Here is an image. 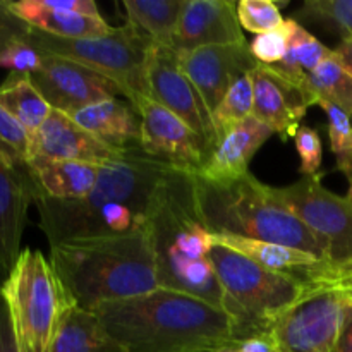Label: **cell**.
<instances>
[{"mask_svg":"<svg viewBox=\"0 0 352 352\" xmlns=\"http://www.w3.org/2000/svg\"><path fill=\"white\" fill-rule=\"evenodd\" d=\"M127 352H219L239 340V325L219 306L157 289L93 309Z\"/></svg>","mask_w":352,"mask_h":352,"instance_id":"obj_1","label":"cell"},{"mask_svg":"<svg viewBox=\"0 0 352 352\" xmlns=\"http://www.w3.org/2000/svg\"><path fill=\"white\" fill-rule=\"evenodd\" d=\"M50 263L72 306L86 311L160 289L150 222L126 234L52 246Z\"/></svg>","mask_w":352,"mask_h":352,"instance_id":"obj_2","label":"cell"},{"mask_svg":"<svg viewBox=\"0 0 352 352\" xmlns=\"http://www.w3.org/2000/svg\"><path fill=\"white\" fill-rule=\"evenodd\" d=\"M195 174L175 170L140 150L127 151L124 160L100 168L95 188L79 199L36 196L40 229L48 244L57 246L86 236L89 222L102 206L122 203L138 217L151 220L175 195L188 188Z\"/></svg>","mask_w":352,"mask_h":352,"instance_id":"obj_3","label":"cell"},{"mask_svg":"<svg viewBox=\"0 0 352 352\" xmlns=\"http://www.w3.org/2000/svg\"><path fill=\"white\" fill-rule=\"evenodd\" d=\"M195 203L199 222L212 234L284 244L325 261L315 234L285 206L275 188L250 172L222 182L195 174Z\"/></svg>","mask_w":352,"mask_h":352,"instance_id":"obj_4","label":"cell"},{"mask_svg":"<svg viewBox=\"0 0 352 352\" xmlns=\"http://www.w3.org/2000/svg\"><path fill=\"white\" fill-rule=\"evenodd\" d=\"M19 352H50L69 301L50 260L38 250H23L0 285Z\"/></svg>","mask_w":352,"mask_h":352,"instance_id":"obj_5","label":"cell"},{"mask_svg":"<svg viewBox=\"0 0 352 352\" xmlns=\"http://www.w3.org/2000/svg\"><path fill=\"white\" fill-rule=\"evenodd\" d=\"M208 258L229 299V315L239 325V340L267 333L306 291L299 275L268 270L223 246L215 244Z\"/></svg>","mask_w":352,"mask_h":352,"instance_id":"obj_6","label":"cell"},{"mask_svg":"<svg viewBox=\"0 0 352 352\" xmlns=\"http://www.w3.org/2000/svg\"><path fill=\"white\" fill-rule=\"evenodd\" d=\"M24 40L43 54L67 58L109 78L133 105L150 98L146 67L153 41L129 23L105 36L82 40L52 36L31 28Z\"/></svg>","mask_w":352,"mask_h":352,"instance_id":"obj_7","label":"cell"},{"mask_svg":"<svg viewBox=\"0 0 352 352\" xmlns=\"http://www.w3.org/2000/svg\"><path fill=\"white\" fill-rule=\"evenodd\" d=\"M346 305L340 289L306 282L301 299L268 327L275 352H333Z\"/></svg>","mask_w":352,"mask_h":352,"instance_id":"obj_8","label":"cell"},{"mask_svg":"<svg viewBox=\"0 0 352 352\" xmlns=\"http://www.w3.org/2000/svg\"><path fill=\"white\" fill-rule=\"evenodd\" d=\"M278 198L315 234L325 251V263L352 265V201L322 184V174L275 188Z\"/></svg>","mask_w":352,"mask_h":352,"instance_id":"obj_9","label":"cell"},{"mask_svg":"<svg viewBox=\"0 0 352 352\" xmlns=\"http://www.w3.org/2000/svg\"><path fill=\"white\" fill-rule=\"evenodd\" d=\"M146 76L150 98L170 110L186 126L191 127L201 138L210 157L219 140L213 126L212 112L196 86L182 72L177 52L157 43L151 45Z\"/></svg>","mask_w":352,"mask_h":352,"instance_id":"obj_10","label":"cell"},{"mask_svg":"<svg viewBox=\"0 0 352 352\" xmlns=\"http://www.w3.org/2000/svg\"><path fill=\"white\" fill-rule=\"evenodd\" d=\"M141 117V151L175 170L198 174L208 151L201 138L177 116L151 98L134 105Z\"/></svg>","mask_w":352,"mask_h":352,"instance_id":"obj_11","label":"cell"},{"mask_svg":"<svg viewBox=\"0 0 352 352\" xmlns=\"http://www.w3.org/2000/svg\"><path fill=\"white\" fill-rule=\"evenodd\" d=\"M30 79L52 109L67 116L93 103L122 95L119 86L105 76L67 58L48 54H43V64Z\"/></svg>","mask_w":352,"mask_h":352,"instance_id":"obj_12","label":"cell"},{"mask_svg":"<svg viewBox=\"0 0 352 352\" xmlns=\"http://www.w3.org/2000/svg\"><path fill=\"white\" fill-rule=\"evenodd\" d=\"M177 57L182 72L196 86L212 113L230 86L260 65L248 43L210 45L177 52Z\"/></svg>","mask_w":352,"mask_h":352,"instance_id":"obj_13","label":"cell"},{"mask_svg":"<svg viewBox=\"0 0 352 352\" xmlns=\"http://www.w3.org/2000/svg\"><path fill=\"white\" fill-rule=\"evenodd\" d=\"M126 153L127 151L116 150L100 141L95 134L76 124L67 113L54 109L40 131L31 138L30 144V158L43 157L50 160L82 162L96 167L124 160Z\"/></svg>","mask_w":352,"mask_h":352,"instance_id":"obj_14","label":"cell"},{"mask_svg":"<svg viewBox=\"0 0 352 352\" xmlns=\"http://www.w3.org/2000/svg\"><path fill=\"white\" fill-rule=\"evenodd\" d=\"M253 117L265 124L282 141L294 138L315 96L302 86L282 78L270 65L260 64L253 71Z\"/></svg>","mask_w":352,"mask_h":352,"instance_id":"obj_15","label":"cell"},{"mask_svg":"<svg viewBox=\"0 0 352 352\" xmlns=\"http://www.w3.org/2000/svg\"><path fill=\"white\" fill-rule=\"evenodd\" d=\"M9 7L31 28L52 36L82 40L113 31L93 0H21Z\"/></svg>","mask_w":352,"mask_h":352,"instance_id":"obj_16","label":"cell"},{"mask_svg":"<svg viewBox=\"0 0 352 352\" xmlns=\"http://www.w3.org/2000/svg\"><path fill=\"white\" fill-rule=\"evenodd\" d=\"M232 43H246L236 3L229 0H184L175 52Z\"/></svg>","mask_w":352,"mask_h":352,"instance_id":"obj_17","label":"cell"},{"mask_svg":"<svg viewBox=\"0 0 352 352\" xmlns=\"http://www.w3.org/2000/svg\"><path fill=\"white\" fill-rule=\"evenodd\" d=\"M153 243L160 289L195 296L229 313V299L210 258L191 260L175 250L170 243L157 239H153Z\"/></svg>","mask_w":352,"mask_h":352,"instance_id":"obj_18","label":"cell"},{"mask_svg":"<svg viewBox=\"0 0 352 352\" xmlns=\"http://www.w3.org/2000/svg\"><path fill=\"white\" fill-rule=\"evenodd\" d=\"M36 198L30 170L21 172L0 160V270L9 274L23 253L28 210Z\"/></svg>","mask_w":352,"mask_h":352,"instance_id":"obj_19","label":"cell"},{"mask_svg":"<svg viewBox=\"0 0 352 352\" xmlns=\"http://www.w3.org/2000/svg\"><path fill=\"white\" fill-rule=\"evenodd\" d=\"M272 134L274 133L256 117L250 116L241 120L219 138L198 175L213 182L230 181L246 175L253 157Z\"/></svg>","mask_w":352,"mask_h":352,"instance_id":"obj_20","label":"cell"},{"mask_svg":"<svg viewBox=\"0 0 352 352\" xmlns=\"http://www.w3.org/2000/svg\"><path fill=\"white\" fill-rule=\"evenodd\" d=\"M69 117L116 150L131 151L141 148V117L129 100H103Z\"/></svg>","mask_w":352,"mask_h":352,"instance_id":"obj_21","label":"cell"},{"mask_svg":"<svg viewBox=\"0 0 352 352\" xmlns=\"http://www.w3.org/2000/svg\"><path fill=\"white\" fill-rule=\"evenodd\" d=\"M100 168L82 162L50 160L43 157H33L28 162L36 196L54 199L85 198L96 186Z\"/></svg>","mask_w":352,"mask_h":352,"instance_id":"obj_22","label":"cell"},{"mask_svg":"<svg viewBox=\"0 0 352 352\" xmlns=\"http://www.w3.org/2000/svg\"><path fill=\"white\" fill-rule=\"evenodd\" d=\"M50 352H127L107 333L93 311L71 308L65 313Z\"/></svg>","mask_w":352,"mask_h":352,"instance_id":"obj_23","label":"cell"},{"mask_svg":"<svg viewBox=\"0 0 352 352\" xmlns=\"http://www.w3.org/2000/svg\"><path fill=\"white\" fill-rule=\"evenodd\" d=\"M127 23L153 43L174 48L184 0H124Z\"/></svg>","mask_w":352,"mask_h":352,"instance_id":"obj_24","label":"cell"},{"mask_svg":"<svg viewBox=\"0 0 352 352\" xmlns=\"http://www.w3.org/2000/svg\"><path fill=\"white\" fill-rule=\"evenodd\" d=\"M213 241H215L217 246H223L227 250L236 251V253L250 258L251 261L258 263L260 267H265L274 272L296 274V272L302 270V268L320 263L318 258L313 256V254L284 246V244L248 239V237L239 236H222V234H213Z\"/></svg>","mask_w":352,"mask_h":352,"instance_id":"obj_25","label":"cell"},{"mask_svg":"<svg viewBox=\"0 0 352 352\" xmlns=\"http://www.w3.org/2000/svg\"><path fill=\"white\" fill-rule=\"evenodd\" d=\"M0 107L26 129L30 140L52 112V107L31 82L30 76L23 74L7 76L0 86Z\"/></svg>","mask_w":352,"mask_h":352,"instance_id":"obj_26","label":"cell"},{"mask_svg":"<svg viewBox=\"0 0 352 352\" xmlns=\"http://www.w3.org/2000/svg\"><path fill=\"white\" fill-rule=\"evenodd\" d=\"M332 54L333 50L325 47L315 34H311L305 26L294 21L285 57L270 67L287 81L308 89V76Z\"/></svg>","mask_w":352,"mask_h":352,"instance_id":"obj_27","label":"cell"},{"mask_svg":"<svg viewBox=\"0 0 352 352\" xmlns=\"http://www.w3.org/2000/svg\"><path fill=\"white\" fill-rule=\"evenodd\" d=\"M308 89L315 102H329L352 116V74L333 52L308 76Z\"/></svg>","mask_w":352,"mask_h":352,"instance_id":"obj_28","label":"cell"},{"mask_svg":"<svg viewBox=\"0 0 352 352\" xmlns=\"http://www.w3.org/2000/svg\"><path fill=\"white\" fill-rule=\"evenodd\" d=\"M292 19L301 26H318L347 40L352 38V0H306Z\"/></svg>","mask_w":352,"mask_h":352,"instance_id":"obj_29","label":"cell"},{"mask_svg":"<svg viewBox=\"0 0 352 352\" xmlns=\"http://www.w3.org/2000/svg\"><path fill=\"white\" fill-rule=\"evenodd\" d=\"M253 72H251V74L237 79L230 86L229 91L226 93L219 107L213 110L212 119L217 131V138L222 136L223 133H227L230 127L239 124L241 120L253 116Z\"/></svg>","mask_w":352,"mask_h":352,"instance_id":"obj_30","label":"cell"},{"mask_svg":"<svg viewBox=\"0 0 352 352\" xmlns=\"http://www.w3.org/2000/svg\"><path fill=\"white\" fill-rule=\"evenodd\" d=\"M316 105L325 112L329 120L330 148L336 157L337 170L342 172L349 182V191L352 195V120L344 110L329 102H318Z\"/></svg>","mask_w":352,"mask_h":352,"instance_id":"obj_31","label":"cell"},{"mask_svg":"<svg viewBox=\"0 0 352 352\" xmlns=\"http://www.w3.org/2000/svg\"><path fill=\"white\" fill-rule=\"evenodd\" d=\"M30 144L26 129L0 107V160L16 170L28 172Z\"/></svg>","mask_w":352,"mask_h":352,"instance_id":"obj_32","label":"cell"},{"mask_svg":"<svg viewBox=\"0 0 352 352\" xmlns=\"http://www.w3.org/2000/svg\"><path fill=\"white\" fill-rule=\"evenodd\" d=\"M237 17L241 28L256 36L278 30L285 21L278 6L272 0H241L237 3Z\"/></svg>","mask_w":352,"mask_h":352,"instance_id":"obj_33","label":"cell"},{"mask_svg":"<svg viewBox=\"0 0 352 352\" xmlns=\"http://www.w3.org/2000/svg\"><path fill=\"white\" fill-rule=\"evenodd\" d=\"M292 26H294V19L291 17V19H285L278 30L254 36V40L250 43V50L253 57L260 64L265 65L278 64L285 57V52H287Z\"/></svg>","mask_w":352,"mask_h":352,"instance_id":"obj_34","label":"cell"},{"mask_svg":"<svg viewBox=\"0 0 352 352\" xmlns=\"http://www.w3.org/2000/svg\"><path fill=\"white\" fill-rule=\"evenodd\" d=\"M296 151L299 155V172L305 177L318 175L323 162V143L320 133L309 126H301L294 136Z\"/></svg>","mask_w":352,"mask_h":352,"instance_id":"obj_35","label":"cell"},{"mask_svg":"<svg viewBox=\"0 0 352 352\" xmlns=\"http://www.w3.org/2000/svg\"><path fill=\"white\" fill-rule=\"evenodd\" d=\"M43 64V54L26 40H21L7 48L0 55V67L7 69L9 74L31 76Z\"/></svg>","mask_w":352,"mask_h":352,"instance_id":"obj_36","label":"cell"},{"mask_svg":"<svg viewBox=\"0 0 352 352\" xmlns=\"http://www.w3.org/2000/svg\"><path fill=\"white\" fill-rule=\"evenodd\" d=\"M31 26L10 10L9 2L0 0V55L17 41L24 40Z\"/></svg>","mask_w":352,"mask_h":352,"instance_id":"obj_37","label":"cell"},{"mask_svg":"<svg viewBox=\"0 0 352 352\" xmlns=\"http://www.w3.org/2000/svg\"><path fill=\"white\" fill-rule=\"evenodd\" d=\"M219 352H275V347L270 337L267 333H261V336H253L248 337V339L236 340V342L223 347Z\"/></svg>","mask_w":352,"mask_h":352,"instance_id":"obj_38","label":"cell"},{"mask_svg":"<svg viewBox=\"0 0 352 352\" xmlns=\"http://www.w3.org/2000/svg\"><path fill=\"white\" fill-rule=\"evenodd\" d=\"M0 352H19L12 325H10L9 311H7L2 296H0Z\"/></svg>","mask_w":352,"mask_h":352,"instance_id":"obj_39","label":"cell"},{"mask_svg":"<svg viewBox=\"0 0 352 352\" xmlns=\"http://www.w3.org/2000/svg\"><path fill=\"white\" fill-rule=\"evenodd\" d=\"M333 352H352V306L349 302L346 305L344 322H342V327H340L339 339H337Z\"/></svg>","mask_w":352,"mask_h":352,"instance_id":"obj_40","label":"cell"},{"mask_svg":"<svg viewBox=\"0 0 352 352\" xmlns=\"http://www.w3.org/2000/svg\"><path fill=\"white\" fill-rule=\"evenodd\" d=\"M337 54V57L340 58L344 65L347 67V71L352 74V38L347 40H340V43L337 45V48L333 50Z\"/></svg>","mask_w":352,"mask_h":352,"instance_id":"obj_41","label":"cell"},{"mask_svg":"<svg viewBox=\"0 0 352 352\" xmlns=\"http://www.w3.org/2000/svg\"><path fill=\"white\" fill-rule=\"evenodd\" d=\"M347 198H349V199H351V201H352V195H347Z\"/></svg>","mask_w":352,"mask_h":352,"instance_id":"obj_42","label":"cell"},{"mask_svg":"<svg viewBox=\"0 0 352 352\" xmlns=\"http://www.w3.org/2000/svg\"><path fill=\"white\" fill-rule=\"evenodd\" d=\"M0 285H2V282H0Z\"/></svg>","mask_w":352,"mask_h":352,"instance_id":"obj_43","label":"cell"},{"mask_svg":"<svg viewBox=\"0 0 352 352\" xmlns=\"http://www.w3.org/2000/svg\"><path fill=\"white\" fill-rule=\"evenodd\" d=\"M351 120H352V116H351Z\"/></svg>","mask_w":352,"mask_h":352,"instance_id":"obj_44","label":"cell"}]
</instances>
